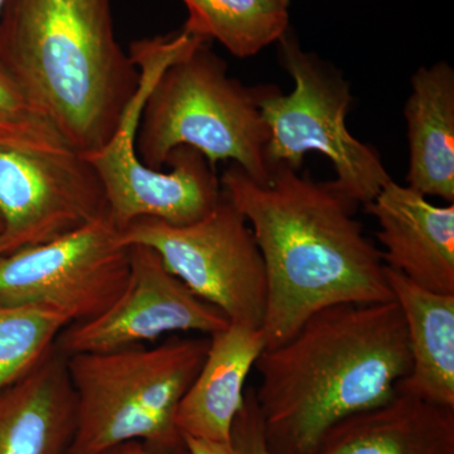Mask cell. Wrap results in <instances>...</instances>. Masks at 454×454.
Listing matches in <instances>:
<instances>
[{"mask_svg": "<svg viewBox=\"0 0 454 454\" xmlns=\"http://www.w3.org/2000/svg\"><path fill=\"white\" fill-rule=\"evenodd\" d=\"M279 59L294 89H259V106L269 129V170L286 164L300 170L304 154L317 152L333 164V187L355 205H367L393 179L372 145L346 127L351 89L339 70L304 52L288 32L279 40Z\"/></svg>", "mask_w": 454, "mask_h": 454, "instance_id": "7", "label": "cell"}, {"mask_svg": "<svg viewBox=\"0 0 454 454\" xmlns=\"http://www.w3.org/2000/svg\"><path fill=\"white\" fill-rule=\"evenodd\" d=\"M269 129L259 106V89L230 76L227 65L203 42L170 64L145 98L136 137L137 155L160 170L178 146L196 149L214 168L235 163L265 184Z\"/></svg>", "mask_w": 454, "mask_h": 454, "instance_id": "5", "label": "cell"}, {"mask_svg": "<svg viewBox=\"0 0 454 454\" xmlns=\"http://www.w3.org/2000/svg\"><path fill=\"white\" fill-rule=\"evenodd\" d=\"M408 331L395 301L318 310L256 360L255 399L270 454H313L334 424L395 395L411 372Z\"/></svg>", "mask_w": 454, "mask_h": 454, "instance_id": "2", "label": "cell"}, {"mask_svg": "<svg viewBox=\"0 0 454 454\" xmlns=\"http://www.w3.org/2000/svg\"><path fill=\"white\" fill-rule=\"evenodd\" d=\"M106 215L103 184L82 153L0 143V255L50 243Z\"/></svg>", "mask_w": 454, "mask_h": 454, "instance_id": "10", "label": "cell"}, {"mask_svg": "<svg viewBox=\"0 0 454 454\" xmlns=\"http://www.w3.org/2000/svg\"><path fill=\"white\" fill-rule=\"evenodd\" d=\"M231 441L244 454H270L265 443L262 415L254 387L245 390L243 408L232 423Z\"/></svg>", "mask_w": 454, "mask_h": 454, "instance_id": "21", "label": "cell"}, {"mask_svg": "<svg viewBox=\"0 0 454 454\" xmlns=\"http://www.w3.org/2000/svg\"><path fill=\"white\" fill-rule=\"evenodd\" d=\"M5 2H7V0H0V14H2L3 7H4Z\"/></svg>", "mask_w": 454, "mask_h": 454, "instance_id": "25", "label": "cell"}, {"mask_svg": "<svg viewBox=\"0 0 454 454\" xmlns=\"http://www.w3.org/2000/svg\"><path fill=\"white\" fill-rule=\"evenodd\" d=\"M0 66L35 118L82 154L113 138L140 86L116 38L113 0H7Z\"/></svg>", "mask_w": 454, "mask_h": 454, "instance_id": "3", "label": "cell"}, {"mask_svg": "<svg viewBox=\"0 0 454 454\" xmlns=\"http://www.w3.org/2000/svg\"><path fill=\"white\" fill-rule=\"evenodd\" d=\"M184 31L216 40L240 59L255 56L288 32L289 0H182Z\"/></svg>", "mask_w": 454, "mask_h": 454, "instance_id": "18", "label": "cell"}, {"mask_svg": "<svg viewBox=\"0 0 454 454\" xmlns=\"http://www.w3.org/2000/svg\"><path fill=\"white\" fill-rule=\"evenodd\" d=\"M385 274L404 317L411 356L396 393L454 408V294L424 289L387 267Z\"/></svg>", "mask_w": 454, "mask_h": 454, "instance_id": "16", "label": "cell"}, {"mask_svg": "<svg viewBox=\"0 0 454 454\" xmlns=\"http://www.w3.org/2000/svg\"><path fill=\"white\" fill-rule=\"evenodd\" d=\"M0 119L9 122H42L33 115L22 91L0 66ZM44 124V122H43Z\"/></svg>", "mask_w": 454, "mask_h": 454, "instance_id": "22", "label": "cell"}, {"mask_svg": "<svg viewBox=\"0 0 454 454\" xmlns=\"http://www.w3.org/2000/svg\"><path fill=\"white\" fill-rule=\"evenodd\" d=\"M125 247L145 245L197 297L230 324L262 328L267 312L264 260L243 214L223 197L203 219L186 226L139 219L119 230Z\"/></svg>", "mask_w": 454, "mask_h": 454, "instance_id": "8", "label": "cell"}, {"mask_svg": "<svg viewBox=\"0 0 454 454\" xmlns=\"http://www.w3.org/2000/svg\"><path fill=\"white\" fill-rule=\"evenodd\" d=\"M130 247L109 215L50 243L0 255V303L43 306L73 324L106 312L127 288Z\"/></svg>", "mask_w": 454, "mask_h": 454, "instance_id": "9", "label": "cell"}, {"mask_svg": "<svg viewBox=\"0 0 454 454\" xmlns=\"http://www.w3.org/2000/svg\"><path fill=\"white\" fill-rule=\"evenodd\" d=\"M2 234H3V223H2V220H0V240H2Z\"/></svg>", "mask_w": 454, "mask_h": 454, "instance_id": "26", "label": "cell"}, {"mask_svg": "<svg viewBox=\"0 0 454 454\" xmlns=\"http://www.w3.org/2000/svg\"><path fill=\"white\" fill-rule=\"evenodd\" d=\"M71 324L50 307L0 303V393L31 372Z\"/></svg>", "mask_w": 454, "mask_h": 454, "instance_id": "19", "label": "cell"}, {"mask_svg": "<svg viewBox=\"0 0 454 454\" xmlns=\"http://www.w3.org/2000/svg\"><path fill=\"white\" fill-rule=\"evenodd\" d=\"M76 424V394L55 343L0 393V454H70Z\"/></svg>", "mask_w": 454, "mask_h": 454, "instance_id": "13", "label": "cell"}, {"mask_svg": "<svg viewBox=\"0 0 454 454\" xmlns=\"http://www.w3.org/2000/svg\"><path fill=\"white\" fill-rule=\"evenodd\" d=\"M408 186L454 202V70L447 62L418 68L405 104Z\"/></svg>", "mask_w": 454, "mask_h": 454, "instance_id": "17", "label": "cell"}, {"mask_svg": "<svg viewBox=\"0 0 454 454\" xmlns=\"http://www.w3.org/2000/svg\"><path fill=\"white\" fill-rule=\"evenodd\" d=\"M193 46L195 42L184 32L133 42L129 56L140 71L138 91L113 138L98 151L82 154L97 170L110 220L118 230L139 219L190 225L207 216L223 200L216 168L196 149L176 148L167 160L169 170L149 168L136 151L140 114L149 90L170 64Z\"/></svg>", "mask_w": 454, "mask_h": 454, "instance_id": "6", "label": "cell"}, {"mask_svg": "<svg viewBox=\"0 0 454 454\" xmlns=\"http://www.w3.org/2000/svg\"><path fill=\"white\" fill-rule=\"evenodd\" d=\"M365 210L380 226L385 267L428 291L454 294V203L433 205L390 179Z\"/></svg>", "mask_w": 454, "mask_h": 454, "instance_id": "12", "label": "cell"}, {"mask_svg": "<svg viewBox=\"0 0 454 454\" xmlns=\"http://www.w3.org/2000/svg\"><path fill=\"white\" fill-rule=\"evenodd\" d=\"M0 143L50 153L73 151L43 122H9L0 119Z\"/></svg>", "mask_w": 454, "mask_h": 454, "instance_id": "20", "label": "cell"}, {"mask_svg": "<svg viewBox=\"0 0 454 454\" xmlns=\"http://www.w3.org/2000/svg\"><path fill=\"white\" fill-rule=\"evenodd\" d=\"M188 454H244L234 444L223 442L206 441L192 437H182Z\"/></svg>", "mask_w": 454, "mask_h": 454, "instance_id": "23", "label": "cell"}, {"mask_svg": "<svg viewBox=\"0 0 454 454\" xmlns=\"http://www.w3.org/2000/svg\"><path fill=\"white\" fill-rule=\"evenodd\" d=\"M101 454H188V452L186 448L184 447L181 450H175V452L158 453L146 447L142 442L131 441L118 444V446L110 448V450Z\"/></svg>", "mask_w": 454, "mask_h": 454, "instance_id": "24", "label": "cell"}, {"mask_svg": "<svg viewBox=\"0 0 454 454\" xmlns=\"http://www.w3.org/2000/svg\"><path fill=\"white\" fill-rule=\"evenodd\" d=\"M229 325L220 309L170 273L160 254L145 245H131L129 280L121 297L100 316L67 325L56 348L65 356L114 351L168 333L210 337Z\"/></svg>", "mask_w": 454, "mask_h": 454, "instance_id": "11", "label": "cell"}, {"mask_svg": "<svg viewBox=\"0 0 454 454\" xmlns=\"http://www.w3.org/2000/svg\"><path fill=\"white\" fill-rule=\"evenodd\" d=\"M313 454H454V408L395 393L334 424Z\"/></svg>", "mask_w": 454, "mask_h": 454, "instance_id": "15", "label": "cell"}, {"mask_svg": "<svg viewBox=\"0 0 454 454\" xmlns=\"http://www.w3.org/2000/svg\"><path fill=\"white\" fill-rule=\"evenodd\" d=\"M265 348L262 328L230 324L211 334L205 361L176 414L182 437L231 443L245 382Z\"/></svg>", "mask_w": 454, "mask_h": 454, "instance_id": "14", "label": "cell"}, {"mask_svg": "<svg viewBox=\"0 0 454 454\" xmlns=\"http://www.w3.org/2000/svg\"><path fill=\"white\" fill-rule=\"evenodd\" d=\"M220 184L223 197L252 227L264 260L265 348L292 339L327 307L394 301L381 253L354 217L357 205L333 182L277 164L259 184L230 163Z\"/></svg>", "mask_w": 454, "mask_h": 454, "instance_id": "1", "label": "cell"}, {"mask_svg": "<svg viewBox=\"0 0 454 454\" xmlns=\"http://www.w3.org/2000/svg\"><path fill=\"white\" fill-rule=\"evenodd\" d=\"M208 343L210 337H170L153 348L139 345L66 356L77 404L70 454H101L131 441L158 453L184 448L176 414Z\"/></svg>", "mask_w": 454, "mask_h": 454, "instance_id": "4", "label": "cell"}]
</instances>
